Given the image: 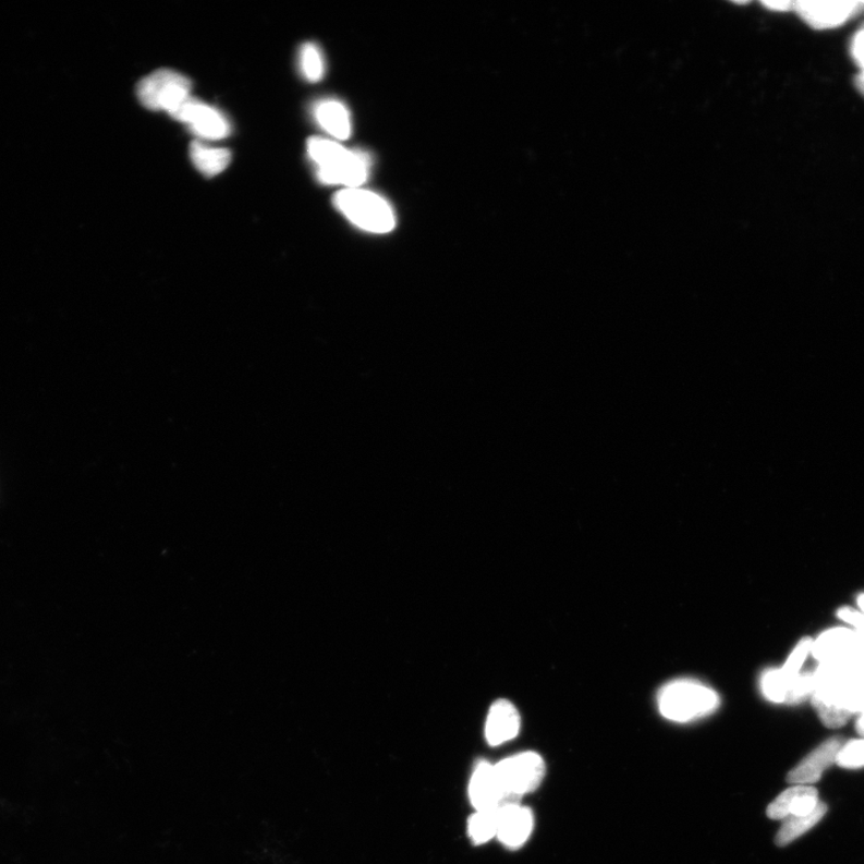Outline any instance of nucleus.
Here are the masks:
<instances>
[{"mask_svg":"<svg viewBox=\"0 0 864 864\" xmlns=\"http://www.w3.org/2000/svg\"><path fill=\"white\" fill-rule=\"evenodd\" d=\"M827 812V806L824 802L816 804V807L800 815H790L783 820V826L780 827L776 837V843L779 847H786L794 842L799 837L811 830L818 824Z\"/></svg>","mask_w":864,"mask_h":864,"instance_id":"nucleus-15","label":"nucleus"},{"mask_svg":"<svg viewBox=\"0 0 864 864\" xmlns=\"http://www.w3.org/2000/svg\"><path fill=\"white\" fill-rule=\"evenodd\" d=\"M851 53L854 61L861 68V74H864V29L856 34L851 44Z\"/></svg>","mask_w":864,"mask_h":864,"instance_id":"nucleus-21","label":"nucleus"},{"mask_svg":"<svg viewBox=\"0 0 864 864\" xmlns=\"http://www.w3.org/2000/svg\"><path fill=\"white\" fill-rule=\"evenodd\" d=\"M535 819L531 810L511 804L500 811L499 831L501 843L511 849L523 847L534 830Z\"/></svg>","mask_w":864,"mask_h":864,"instance_id":"nucleus-12","label":"nucleus"},{"mask_svg":"<svg viewBox=\"0 0 864 864\" xmlns=\"http://www.w3.org/2000/svg\"><path fill=\"white\" fill-rule=\"evenodd\" d=\"M857 603H859V607L861 609V612L864 613V594L859 597Z\"/></svg>","mask_w":864,"mask_h":864,"instance_id":"nucleus-25","label":"nucleus"},{"mask_svg":"<svg viewBox=\"0 0 864 864\" xmlns=\"http://www.w3.org/2000/svg\"><path fill=\"white\" fill-rule=\"evenodd\" d=\"M470 800L476 811L502 810L514 803L509 800L495 771V766L480 762L470 782Z\"/></svg>","mask_w":864,"mask_h":864,"instance_id":"nucleus-8","label":"nucleus"},{"mask_svg":"<svg viewBox=\"0 0 864 864\" xmlns=\"http://www.w3.org/2000/svg\"><path fill=\"white\" fill-rule=\"evenodd\" d=\"M843 740L832 738L814 750L788 775V782L795 786H810L819 782L828 767L837 763L843 749Z\"/></svg>","mask_w":864,"mask_h":864,"instance_id":"nucleus-10","label":"nucleus"},{"mask_svg":"<svg viewBox=\"0 0 864 864\" xmlns=\"http://www.w3.org/2000/svg\"><path fill=\"white\" fill-rule=\"evenodd\" d=\"M813 673L812 702L827 728L843 727L856 713L864 711V655L823 662Z\"/></svg>","mask_w":864,"mask_h":864,"instance_id":"nucleus-1","label":"nucleus"},{"mask_svg":"<svg viewBox=\"0 0 864 864\" xmlns=\"http://www.w3.org/2000/svg\"><path fill=\"white\" fill-rule=\"evenodd\" d=\"M837 764L847 768L864 766V739L851 741L843 745L837 759Z\"/></svg>","mask_w":864,"mask_h":864,"instance_id":"nucleus-19","label":"nucleus"},{"mask_svg":"<svg viewBox=\"0 0 864 864\" xmlns=\"http://www.w3.org/2000/svg\"><path fill=\"white\" fill-rule=\"evenodd\" d=\"M763 4H764L766 8H768L769 10H775V11H789V10H791V9H794V4H795V3H792V2H783V0H780V2H764Z\"/></svg>","mask_w":864,"mask_h":864,"instance_id":"nucleus-22","label":"nucleus"},{"mask_svg":"<svg viewBox=\"0 0 864 864\" xmlns=\"http://www.w3.org/2000/svg\"><path fill=\"white\" fill-rule=\"evenodd\" d=\"M494 766L507 798L514 803L536 791L546 777V764L535 752L509 756Z\"/></svg>","mask_w":864,"mask_h":864,"instance_id":"nucleus-6","label":"nucleus"},{"mask_svg":"<svg viewBox=\"0 0 864 864\" xmlns=\"http://www.w3.org/2000/svg\"><path fill=\"white\" fill-rule=\"evenodd\" d=\"M855 85H856L857 90L864 97V74L857 75V77L855 80Z\"/></svg>","mask_w":864,"mask_h":864,"instance_id":"nucleus-23","label":"nucleus"},{"mask_svg":"<svg viewBox=\"0 0 864 864\" xmlns=\"http://www.w3.org/2000/svg\"><path fill=\"white\" fill-rule=\"evenodd\" d=\"M500 811H477L468 820V835L472 842L482 845L488 843L499 831Z\"/></svg>","mask_w":864,"mask_h":864,"instance_id":"nucleus-17","label":"nucleus"},{"mask_svg":"<svg viewBox=\"0 0 864 864\" xmlns=\"http://www.w3.org/2000/svg\"><path fill=\"white\" fill-rule=\"evenodd\" d=\"M520 725L522 720L516 707L511 702L497 701L489 709L485 723V738L492 747H497L514 740L519 735Z\"/></svg>","mask_w":864,"mask_h":864,"instance_id":"nucleus-11","label":"nucleus"},{"mask_svg":"<svg viewBox=\"0 0 864 864\" xmlns=\"http://www.w3.org/2000/svg\"><path fill=\"white\" fill-rule=\"evenodd\" d=\"M862 4L857 2H796L794 9L801 19L815 29H830L842 26L854 16Z\"/></svg>","mask_w":864,"mask_h":864,"instance_id":"nucleus-9","label":"nucleus"},{"mask_svg":"<svg viewBox=\"0 0 864 864\" xmlns=\"http://www.w3.org/2000/svg\"><path fill=\"white\" fill-rule=\"evenodd\" d=\"M857 729L862 737H864V711L862 713L859 721H857Z\"/></svg>","mask_w":864,"mask_h":864,"instance_id":"nucleus-24","label":"nucleus"},{"mask_svg":"<svg viewBox=\"0 0 864 864\" xmlns=\"http://www.w3.org/2000/svg\"><path fill=\"white\" fill-rule=\"evenodd\" d=\"M307 151L317 165L318 180L325 184L353 188L368 180L370 161L363 153L349 150L334 141L319 137L307 142Z\"/></svg>","mask_w":864,"mask_h":864,"instance_id":"nucleus-2","label":"nucleus"},{"mask_svg":"<svg viewBox=\"0 0 864 864\" xmlns=\"http://www.w3.org/2000/svg\"><path fill=\"white\" fill-rule=\"evenodd\" d=\"M137 97L145 108L172 117L192 98V82L175 71L158 70L138 83Z\"/></svg>","mask_w":864,"mask_h":864,"instance_id":"nucleus-5","label":"nucleus"},{"mask_svg":"<svg viewBox=\"0 0 864 864\" xmlns=\"http://www.w3.org/2000/svg\"><path fill=\"white\" fill-rule=\"evenodd\" d=\"M819 803L818 791L810 786H795L780 794L767 808L769 819L784 820L790 815L806 814Z\"/></svg>","mask_w":864,"mask_h":864,"instance_id":"nucleus-13","label":"nucleus"},{"mask_svg":"<svg viewBox=\"0 0 864 864\" xmlns=\"http://www.w3.org/2000/svg\"><path fill=\"white\" fill-rule=\"evenodd\" d=\"M191 157L195 168L207 177H215L228 169L231 151L223 148L209 147L195 141L191 147Z\"/></svg>","mask_w":864,"mask_h":864,"instance_id":"nucleus-16","label":"nucleus"},{"mask_svg":"<svg viewBox=\"0 0 864 864\" xmlns=\"http://www.w3.org/2000/svg\"><path fill=\"white\" fill-rule=\"evenodd\" d=\"M300 64L304 77L318 82L325 75V61L321 51L314 44H305L300 54Z\"/></svg>","mask_w":864,"mask_h":864,"instance_id":"nucleus-18","label":"nucleus"},{"mask_svg":"<svg viewBox=\"0 0 864 864\" xmlns=\"http://www.w3.org/2000/svg\"><path fill=\"white\" fill-rule=\"evenodd\" d=\"M657 703L662 717L686 723L713 715L720 701L711 686L694 680H677L662 686Z\"/></svg>","mask_w":864,"mask_h":864,"instance_id":"nucleus-3","label":"nucleus"},{"mask_svg":"<svg viewBox=\"0 0 864 864\" xmlns=\"http://www.w3.org/2000/svg\"><path fill=\"white\" fill-rule=\"evenodd\" d=\"M838 618L850 625L861 634H864V613L851 608H842L838 611Z\"/></svg>","mask_w":864,"mask_h":864,"instance_id":"nucleus-20","label":"nucleus"},{"mask_svg":"<svg viewBox=\"0 0 864 864\" xmlns=\"http://www.w3.org/2000/svg\"><path fill=\"white\" fill-rule=\"evenodd\" d=\"M337 208L357 228L373 233H388L396 228L393 208L377 194L360 187L345 188L336 198Z\"/></svg>","mask_w":864,"mask_h":864,"instance_id":"nucleus-4","label":"nucleus"},{"mask_svg":"<svg viewBox=\"0 0 864 864\" xmlns=\"http://www.w3.org/2000/svg\"><path fill=\"white\" fill-rule=\"evenodd\" d=\"M172 117L175 121L186 124L196 136L204 139L219 141L231 133V124L227 117L193 97Z\"/></svg>","mask_w":864,"mask_h":864,"instance_id":"nucleus-7","label":"nucleus"},{"mask_svg":"<svg viewBox=\"0 0 864 864\" xmlns=\"http://www.w3.org/2000/svg\"><path fill=\"white\" fill-rule=\"evenodd\" d=\"M864 5V4H863Z\"/></svg>","mask_w":864,"mask_h":864,"instance_id":"nucleus-26","label":"nucleus"},{"mask_svg":"<svg viewBox=\"0 0 864 864\" xmlns=\"http://www.w3.org/2000/svg\"><path fill=\"white\" fill-rule=\"evenodd\" d=\"M315 117L326 132L339 139H348L351 135V118L348 109L337 100L319 102Z\"/></svg>","mask_w":864,"mask_h":864,"instance_id":"nucleus-14","label":"nucleus"}]
</instances>
